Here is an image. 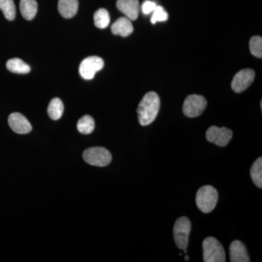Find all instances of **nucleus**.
<instances>
[{"label": "nucleus", "instance_id": "f257e3e1", "mask_svg": "<svg viewBox=\"0 0 262 262\" xmlns=\"http://www.w3.org/2000/svg\"><path fill=\"white\" fill-rule=\"evenodd\" d=\"M160 107L159 96L155 92L147 93L141 99L138 107L139 122L142 126L152 123L158 116Z\"/></svg>", "mask_w": 262, "mask_h": 262}, {"label": "nucleus", "instance_id": "f03ea898", "mask_svg": "<svg viewBox=\"0 0 262 262\" xmlns=\"http://www.w3.org/2000/svg\"><path fill=\"white\" fill-rule=\"evenodd\" d=\"M218 198V192L214 187L203 186L196 192V204L203 213H208L214 209Z\"/></svg>", "mask_w": 262, "mask_h": 262}, {"label": "nucleus", "instance_id": "7ed1b4c3", "mask_svg": "<svg viewBox=\"0 0 262 262\" xmlns=\"http://www.w3.org/2000/svg\"><path fill=\"white\" fill-rule=\"evenodd\" d=\"M203 260L205 262H225L226 255L220 241L208 237L203 243Z\"/></svg>", "mask_w": 262, "mask_h": 262}, {"label": "nucleus", "instance_id": "20e7f679", "mask_svg": "<svg viewBox=\"0 0 262 262\" xmlns=\"http://www.w3.org/2000/svg\"><path fill=\"white\" fill-rule=\"evenodd\" d=\"M191 232V222L187 217H181L176 222L173 227L174 241L179 249H186L189 244Z\"/></svg>", "mask_w": 262, "mask_h": 262}, {"label": "nucleus", "instance_id": "39448f33", "mask_svg": "<svg viewBox=\"0 0 262 262\" xmlns=\"http://www.w3.org/2000/svg\"><path fill=\"white\" fill-rule=\"evenodd\" d=\"M84 161L91 165L105 167L111 163L112 155L107 149L103 147H91L84 151Z\"/></svg>", "mask_w": 262, "mask_h": 262}, {"label": "nucleus", "instance_id": "423d86ee", "mask_svg": "<svg viewBox=\"0 0 262 262\" xmlns=\"http://www.w3.org/2000/svg\"><path fill=\"white\" fill-rule=\"evenodd\" d=\"M207 106V101L199 95L187 96L183 105V113L188 117H196L201 115Z\"/></svg>", "mask_w": 262, "mask_h": 262}, {"label": "nucleus", "instance_id": "0eeeda50", "mask_svg": "<svg viewBox=\"0 0 262 262\" xmlns=\"http://www.w3.org/2000/svg\"><path fill=\"white\" fill-rule=\"evenodd\" d=\"M104 62L102 58L98 56H90L81 62L79 72L84 80H92L98 71L102 70Z\"/></svg>", "mask_w": 262, "mask_h": 262}, {"label": "nucleus", "instance_id": "6e6552de", "mask_svg": "<svg viewBox=\"0 0 262 262\" xmlns=\"http://www.w3.org/2000/svg\"><path fill=\"white\" fill-rule=\"evenodd\" d=\"M232 138V130L227 127L212 126L206 131L207 140L221 147L227 146Z\"/></svg>", "mask_w": 262, "mask_h": 262}, {"label": "nucleus", "instance_id": "1a4fd4ad", "mask_svg": "<svg viewBox=\"0 0 262 262\" xmlns=\"http://www.w3.org/2000/svg\"><path fill=\"white\" fill-rule=\"evenodd\" d=\"M255 72L252 70L246 69L237 72L232 82V89L234 92L242 93L248 89L254 80Z\"/></svg>", "mask_w": 262, "mask_h": 262}, {"label": "nucleus", "instance_id": "9d476101", "mask_svg": "<svg viewBox=\"0 0 262 262\" xmlns=\"http://www.w3.org/2000/svg\"><path fill=\"white\" fill-rule=\"evenodd\" d=\"M8 123L12 130L18 134H27L32 130V125L27 117L20 113L11 114L8 118Z\"/></svg>", "mask_w": 262, "mask_h": 262}, {"label": "nucleus", "instance_id": "9b49d317", "mask_svg": "<svg viewBox=\"0 0 262 262\" xmlns=\"http://www.w3.org/2000/svg\"><path fill=\"white\" fill-rule=\"evenodd\" d=\"M117 8L130 20H135L139 17L140 11L139 0H117Z\"/></svg>", "mask_w": 262, "mask_h": 262}, {"label": "nucleus", "instance_id": "f8f14e48", "mask_svg": "<svg viewBox=\"0 0 262 262\" xmlns=\"http://www.w3.org/2000/svg\"><path fill=\"white\" fill-rule=\"evenodd\" d=\"M229 255L232 262H249L247 250L242 242L234 241L229 246Z\"/></svg>", "mask_w": 262, "mask_h": 262}, {"label": "nucleus", "instance_id": "ddd939ff", "mask_svg": "<svg viewBox=\"0 0 262 262\" xmlns=\"http://www.w3.org/2000/svg\"><path fill=\"white\" fill-rule=\"evenodd\" d=\"M134 32V27L130 19L122 17L117 19L112 26V32L115 35H120L125 37L130 35Z\"/></svg>", "mask_w": 262, "mask_h": 262}, {"label": "nucleus", "instance_id": "4468645a", "mask_svg": "<svg viewBox=\"0 0 262 262\" xmlns=\"http://www.w3.org/2000/svg\"><path fill=\"white\" fill-rule=\"evenodd\" d=\"M78 6V0H59L58 9L63 18H71L77 14Z\"/></svg>", "mask_w": 262, "mask_h": 262}, {"label": "nucleus", "instance_id": "2eb2a0df", "mask_svg": "<svg viewBox=\"0 0 262 262\" xmlns=\"http://www.w3.org/2000/svg\"><path fill=\"white\" fill-rule=\"evenodd\" d=\"M20 13L24 18L31 20L37 13L38 5L36 0H20Z\"/></svg>", "mask_w": 262, "mask_h": 262}, {"label": "nucleus", "instance_id": "dca6fc26", "mask_svg": "<svg viewBox=\"0 0 262 262\" xmlns=\"http://www.w3.org/2000/svg\"><path fill=\"white\" fill-rule=\"evenodd\" d=\"M7 69L10 72L16 74H27L30 72V67L20 58H12L7 62Z\"/></svg>", "mask_w": 262, "mask_h": 262}, {"label": "nucleus", "instance_id": "f3484780", "mask_svg": "<svg viewBox=\"0 0 262 262\" xmlns=\"http://www.w3.org/2000/svg\"><path fill=\"white\" fill-rule=\"evenodd\" d=\"M63 103L60 98H55L51 100L48 107V113L52 120H58L63 113Z\"/></svg>", "mask_w": 262, "mask_h": 262}, {"label": "nucleus", "instance_id": "a211bd4d", "mask_svg": "<svg viewBox=\"0 0 262 262\" xmlns=\"http://www.w3.org/2000/svg\"><path fill=\"white\" fill-rule=\"evenodd\" d=\"M77 127L80 134H84V135L91 134L95 128L94 118L90 115H84L79 120Z\"/></svg>", "mask_w": 262, "mask_h": 262}, {"label": "nucleus", "instance_id": "6ab92c4d", "mask_svg": "<svg viewBox=\"0 0 262 262\" xmlns=\"http://www.w3.org/2000/svg\"><path fill=\"white\" fill-rule=\"evenodd\" d=\"M94 24L98 29H106L110 25V16L108 12L104 8L98 10L94 13Z\"/></svg>", "mask_w": 262, "mask_h": 262}, {"label": "nucleus", "instance_id": "aec40b11", "mask_svg": "<svg viewBox=\"0 0 262 262\" xmlns=\"http://www.w3.org/2000/svg\"><path fill=\"white\" fill-rule=\"evenodd\" d=\"M0 10L3 12L5 18L13 20L16 15V10L13 0H0Z\"/></svg>", "mask_w": 262, "mask_h": 262}, {"label": "nucleus", "instance_id": "412c9836", "mask_svg": "<svg viewBox=\"0 0 262 262\" xmlns=\"http://www.w3.org/2000/svg\"><path fill=\"white\" fill-rule=\"evenodd\" d=\"M252 181L258 188H262V158H258L253 164L251 169Z\"/></svg>", "mask_w": 262, "mask_h": 262}, {"label": "nucleus", "instance_id": "4be33fe9", "mask_svg": "<svg viewBox=\"0 0 262 262\" xmlns=\"http://www.w3.org/2000/svg\"><path fill=\"white\" fill-rule=\"evenodd\" d=\"M250 51L253 56L261 58L262 57V38L256 36L251 38L249 42Z\"/></svg>", "mask_w": 262, "mask_h": 262}, {"label": "nucleus", "instance_id": "5701e85b", "mask_svg": "<svg viewBox=\"0 0 262 262\" xmlns=\"http://www.w3.org/2000/svg\"><path fill=\"white\" fill-rule=\"evenodd\" d=\"M168 18V14L162 6H157L153 11L152 16L151 18V22L155 24L157 22L166 21Z\"/></svg>", "mask_w": 262, "mask_h": 262}, {"label": "nucleus", "instance_id": "b1692460", "mask_svg": "<svg viewBox=\"0 0 262 262\" xmlns=\"http://www.w3.org/2000/svg\"><path fill=\"white\" fill-rule=\"evenodd\" d=\"M158 6L156 3L154 2L149 1V0H146L142 5H141V10L143 13L145 15L149 14V13H153L156 7Z\"/></svg>", "mask_w": 262, "mask_h": 262}, {"label": "nucleus", "instance_id": "393cba45", "mask_svg": "<svg viewBox=\"0 0 262 262\" xmlns=\"http://www.w3.org/2000/svg\"><path fill=\"white\" fill-rule=\"evenodd\" d=\"M189 256H185V260H186V261H189Z\"/></svg>", "mask_w": 262, "mask_h": 262}]
</instances>
